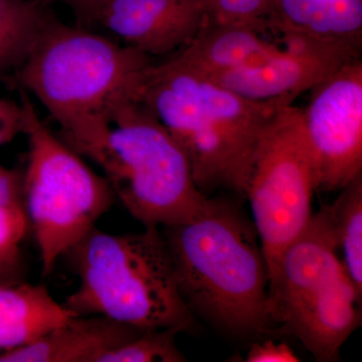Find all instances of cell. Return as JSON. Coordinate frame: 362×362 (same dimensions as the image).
I'll use <instances>...</instances> for the list:
<instances>
[{"instance_id": "cell-10", "label": "cell", "mask_w": 362, "mask_h": 362, "mask_svg": "<svg viewBox=\"0 0 362 362\" xmlns=\"http://www.w3.org/2000/svg\"><path fill=\"white\" fill-rule=\"evenodd\" d=\"M284 45L259 65L209 77L240 96L275 108L291 106L297 97L310 92L350 59L359 58L361 47L282 35Z\"/></svg>"}, {"instance_id": "cell-17", "label": "cell", "mask_w": 362, "mask_h": 362, "mask_svg": "<svg viewBox=\"0 0 362 362\" xmlns=\"http://www.w3.org/2000/svg\"><path fill=\"white\" fill-rule=\"evenodd\" d=\"M332 204H328L338 251L357 289L362 292V175L342 188Z\"/></svg>"}, {"instance_id": "cell-6", "label": "cell", "mask_w": 362, "mask_h": 362, "mask_svg": "<svg viewBox=\"0 0 362 362\" xmlns=\"http://www.w3.org/2000/svg\"><path fill=\"white\" fill-rule=\"evenodd\" d=\"M28 164L23 173V207L39 247L42 274L96 228L116 201L110 183L54 134L21 89Z\"/></svg>"}, {"instance_id": "cell-4", "label": "cell", "mask_w": 362, "mask_h": 362, "mask_svg": "<svg viewBox=\"0 0 362 362\" xmlns=\"http://www.w3.org/2000/svg\"><path fill=\"white\" fill-rule=\"evenodd\" d=\"M64 258L78 286L63 304L77 315L104 316L143 331L194 327L160 228L124 235L94 228Z\"/></svg>"}, {"instance_id": "cell-7", "label": "cell", "mask_w": 362, "mask_h": 362, "mask_svg": "<svg viewBox=\"0 0 362 362\" xmlns=\"http://www.w3.org/2000/svg\"><path fill=\"white\" fill-rule=\"evenodd\" d=\"M101 168L116 199L144 228L187 220L207 199L180 145L138 100L114 114Z\"/></svg>"}, {"instance_id": "cell-1", "label": "cell", "mask_w": 362, "mask_h": 362, "mask_svg": "<svg viewBox=\"0 0 362 362\" xmlns=\"http://www.w3.org/2000/svg\"><path fill=\"white\" fill-rule=\"evenodd\" d=\"M152 58L82 28L49 18L16 80L59 124L66 142L101 168L112 119L139 101Z\"/></svg>"}, {"instance_id": "cell-20", "label": "cell", "mask_w": 362, "mask_h": 362, "mask_svg": "<svg viewBox=\"0 0 362 362\" xmlns=\"http://www.w3.org/2000/svg\"><path fill=\"white\" fill-rule=\"evenodd\" d=\"M28 230L23 206L0 204V264L21 267V245Z\"/></svg>"}, {"instance_id": "cell-22", "label": "cell", "mask_w": 362, "mask_h": 362, "mask_svg": "<svg viewBox=\"0 0 362 362\" xmlns=\"http://www.w3.org/2000/svg\"><path fill=\"white\" fill-rule=\"evenodd\" d=\"M23 132V106L0 98V146L13 141Z\"/></svg>"}, {"instance_id": "cell-18", "label": "cell", "mask_w": 362, "mask_h": 362, "mask_svg": "<svg viewBox=\"0 0 362 362\" xmlns=\"http://www.w3.org/2000/svg\"><path fill=\"white\" fill-rule=\"evenodd\" d=\"M181 332L177 328L142 331L130 341L104 354L99 362L187 361L175 342Z\"/></svg>"}, {"instance_id": "cell-19", "label": "cell", "mask_w": 362, "mask_h": 362, "mask_svg": "<svg viewBox=\"0 0 362 362\" xmlns=\"http://www.w3.org/2000/svg\"><path fill=\"white\" fill-rule=\"evenodd\" d=\"M207 23L251 26L271 30L272 0H199Z\"/></svg>"}, {"instance_id": "cell-15", "label": "cell", "mask_w": 362, "mask_h": 362, "mask_svg": "<svg viewBox=\"0 0 362 362\" xmlns=\"http://www.w3.org/2000/svg\"><path fill=\"white\" fill-rule=\"evenodd\" d=\"M272 30L361 47L362 0H272Z\"/></svg>"}, {"instance_id": "cell-13", "label": "cell", "mask_w": 362, "mask_h": 362, "mask_svg": "<svg viewBox=\"0 0 362 362\" xmlns=\"http://www.w3.org/2000/svg\"><path fill=\"white\" fill-rule=\"evenodd\" d=\"M75 316L45 286L0 281V354L35 341Z\"/></svg>"}, {"instance_id": "cell-3", "label": "cell", "mask_w": 362, "mask_h": 362, "mask_svg": "<svg viewBox=\"0 0 362 362\" xmlns=\"http://www.w3.org/2000/svg\"><path fill=\"white\" fill-rule=\"evenodd\" d=\"M139 101L180 145L204 194L226 189L244 197L257 144L279 108L240 96L177 52L152 64Z\"/></svg>"}, {"instance_id": "cell-16", "label": "cell", "mask_w": 362, "mask_h": 362, "mask_svg": "<svg viewBox=\"0 0 362 362\" xmlns=\"http://www.w3.org/2000/svg\"><path fill=\"white\" fill-rule=\"evenodd\" d=\"M40 0H0V74L18 69L51 16Z\"/></svg>"}, {"instance_id": "cell-11", "label": "cell", "mask_w": 362, "mask_h": 362, "mask_svg": "<svg viewBox=\"0 0 362 362\" xmlns=\"http://www.w3.org/2000/svg\"><path fill=\"white\" fill-rule=\"evenodd\" d=\"M95 21L150 58L180 51L207 23L199 0H106Z\"/></svg>"}, {"instance_id": "cell-5", "label": "cell", "mask_w": 362, "mask_h": 362, "mask_svg": "<svg viewBox=\"0 0 362 362\" xmlns=\"http://www.w3.org/2000/svg\"><path fill=\"white\" fill-rule=\"evenodd\" d=\"M328 206L286 249L269 283L268 310L277 333L296 337L317 361L340 358L361 326V295L338 256Z\"/></svg>"}, {"instance_id": "cell-26", "label": "cell", "mask_w": 362, "mask_h": 362, "mask_svg": "<svg viewBox=\"0 0 362 362\" xmlns=\"http://www.w3.org/2000/svg\"><path fill=\"white\" fill-rule=\"evenodd\" d=\"M40 1H42V0H40Z\"/></svg>"}, {"instance_id": "cell-25", "label": "cell", "mask_w": 362, "mask_h": 362, "mask_svg": "<svg viewBox=\"0 0 362 362\" xmlns=\"http://www.w3.org/2000/svg\"><path fill=\"white\" fill-rule=\"evenodd\" d=\"M21 277V267L0 264V281L18 280Z\"/></svg>"}, {"instance_id": "cell-9", "label": "cell", "mask_w": 362, "mask_h": 362, "mask_svg": "<svg viewBox=\"0 0 362 362\" xmlns=\"http://www.w3.org/2000/svg\"><path fill=\"white\" fill-rule=\"evenodd\" d=\"M317 190L340 192L362 175V61L350 59L310 90L301 109Z\"/></svg>"}, {"instance_id": "cell-8", "label": "cell", "mask_w": 362, "mask_h": 362, "mask_svg": "<svg viewBox=\"0 0 362 362\" xmlns=\"http://www.w3.org/2000/svg\"><path fill=\"white\" fill-rule=\"evenodd\" d=\"M315 170L305 140L301 109H277L262 133L250 168L244 197L268 267L269 283L288 247L312 216Z\"/></svg>"}, {"instance_id": "cell-2", "label": "cell", "mask_w": 362, "mask_h": 362, "mask_svg": "<svg viewBox=\"0 0 362 362\" xmlns=\"http://www.w3.org/2000/svg\"><path fill=\"white\" fill-rule=\"evenodd\" d=\"M160 230L178 291L194 318L242 339L277 333L258 233L237 206L207 197L192 218Z\"/></svg>"}, {"instance_id": "cell-14", "label": "cell", "mask_w": 362, "mask_h": 362, "mask_svg": "<svg viewBox=\"0 0 362 362\" xmlns=\"http://www.w3.org/2000/svg\"><path fill=\"white\" fill-rule=\"evenodd\" d=\"M251 26L206 23L187 47L176 52L194 70L207 77L264 63L280 49Z\"/></svg>"}, {"instance_id": "cell-21", "label": "cell", "mask_w": 362, "mask_h": 362, "mask_svg": "<svg viewBox=\"0 0 362 362\" xmlns=\"http://www.w3.org/2000/svg\"><path fill=\"white\" fill-rule=\"evenodd\" d=\"M247 362H297L299 356L287 343L268 339L252 343L246 356Z\"/></svg>"}, {"instance_id": "cell-12", "label": "cell", "mask_w": 362, "mask_h": 362, "mask_svg": "<svg viewBox=\"0 0 362 362\" xmlns=\"http://www.w3.org/2000/svg\"><path fill=\"white\" fill-rule=\"evenodd\" d=\"M143 330L100 315H77L35 341L0 354V362H99Z\"/></svg>"}, {"instance_id": "cell-24", "label": "cell", "mask_w": 362, "mask_h": 362, "mask_svg": "<svg viewBox=\"0 0 362 362\" xmlns=\"http://www.w3.org/2000/svg\"><path fill=\"white\" fill-rule=\"evenodd\" d=\"M42 2L52 1V0H42ZM63 2L73 9L81 20L84 21H95L97 13L105 4L106 0H57Z\"/></svg>"}, {"instance_id": "cell-23", "label": "cell", "mask_w": 362, "mask_h": 362, "mask_svg": "<svg viewBox=\"0 0 362 362\" xmlns=\"http://www.w3.org/2000/svg\"><path fill=\"white\" fill-rule=\"evenodd\" d=\"M0 204H21L23 201V173L0 164Z\"/></svg>"}]
</instances>
